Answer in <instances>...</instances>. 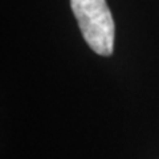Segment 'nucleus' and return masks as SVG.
<instances>
[{
  "instance_id": "nucleus-1",
  "label": "nucleus",
  "mask_w": 159,
  "mask_h": 159,
  "mask_svg": "<svg viewBox=\"0 0 159 159\" xmlns=\"http://www.w3.org/2000/svg\"><path fill=\"white\" fill-rule=\"evenodd\" d=\"M73 15L85 41L99 56L114 52L116 25L106 0H70Z\"/></svg>"
}]
</instances>
